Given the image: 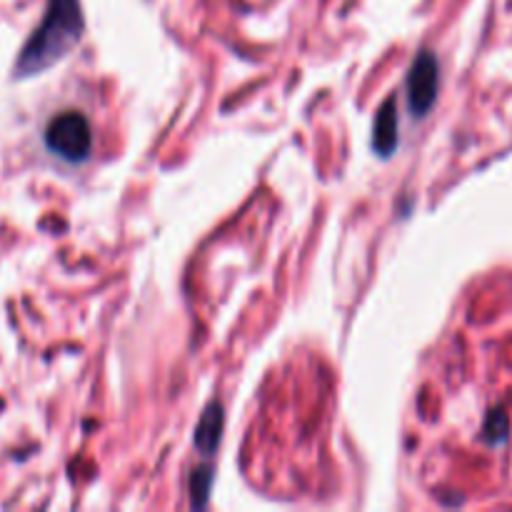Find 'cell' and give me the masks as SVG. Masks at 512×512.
<instances>
[{
    "label": "cell",
    "instance_id": "cell-2",
    "mask_svg": "<svg viewBox=\"0 0 512 512\" xmlns=\"http://www.w3.org/2000/svg\"><path fill=\"white\" fill-rule=\"evenodd\" d=\"M45 148L65 163H83L93 148V130L78 110H63L45 125Z\"/></svg>",
    "mask_w": 512,
    "mask_h": 512
},
{
    "label": "cell",
    "instance_id": "cell-6",
    "mask_svg": "<svg viewBox=\"0 0 512 512\" xmlns=\"http://www.w3.org/2000/svg\"><path fill=\"white\" fill-rule=\"evenodd\" d=\"M210 488H213V470H195L193 478H190V505H193V508H205L210 498Z\"/></svg>",
    "mask_w": 512,
    "mask_h": 512
},
{
    "label": "cell",
    "instance_id": "cell-4",
    "mask_svg": "<svg viewBox=\"0 0 512 512\" xmlns=\"http://www.w3.org/2000/svg\"><path fill=\"white\" fill-rule=\"evenodd\" d=\"M395 148H398V108H395V98H388L375 118L373 150L380 158H390Z\"/></svg>",
    "mask_w": 512,
    "mask_h": 512
},
{
    "label": "cell",
    "instance_id": "cell-1",
    "mask_svg": "<svg viewBox=\"0 0 512 512\" xmlns=\"http://www.w3.org/2000/svg\"><path fill=\"white\" fill-rule=\"evenodd\" d=\"M83 30L85 18L80 0H48L43 20L20 48L13 78L28 80L53 68L80 43Z\"/></svg>",
    "mask_w": 512,
    "mask_h": 512
},
{
    "label": "cell",
    "instance_id": "cell-7",
    "mask_svg": "<svg viewBox=\"0 0 512 512\" xmlns=\"http://www.w3.org/2000/svg\"><path fill=\"white\" fill-rule=\"evenodd\" d=\"M505 433H508V420H505V415L503 413L490 415V420H488V438L493 440V443H500V440L505 438Z\"/></svg>",
    "mask_w": 512,
    "mask_h": 512
},
{
    "label": "cell",
    "instance_id": "cell-3",
    "mask_svg": "<svg viewBox=\"0 0 512 512\" xmlns=\"http://www.w3.org/2000/svg\"><path fill=\"white\" fill-rule=\"evenodd\" d=\"M440 68L430 50H423L413 60L408 73V105L415 118H425L438 100Z\"/></svg>",
    "mask_w": 512,
    "mask_h": 512
},
{
    "label": "cell",
    "instance_id": "cell-5",
    "mask_svg": "<svg viewBox=\"0 0 512 512\" xmlns=\"http://www.w3.org/2000/svg\"><path fill=\"white\" fill-rule=\"evenodd\" d=\"M223 425H225L223 405L215 400V403H210L208 408L203 410L198 428H195V448H198L203 455H208V458L210 455H215V450H218L220 438H223Z\"/></svg>",
    "mask_w": 512,
    "mask_h": 512
}]
</instances>
